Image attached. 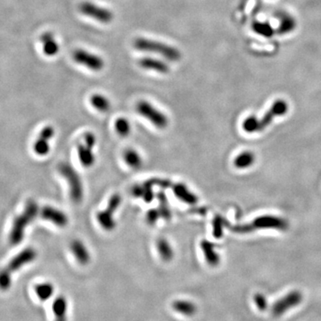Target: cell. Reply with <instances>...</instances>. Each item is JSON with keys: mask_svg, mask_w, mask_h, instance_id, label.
Returning <instances> with one entry per match:
<instances>
[{"mask_svg": "<svg viewBox=\"0 0 321 321\" xmlns=\"http://www.w3.org/2000/svg\"><path fill=\"white\" fill-rule=\"evenodd\" d=\"M55 321H67L68 302L63 295H59L53 302L52 304Z\"/></svg>", "mask_w": 321, "mask_h": 321, "instance_id": "obj_21", "label": "cell"}, {"mask_svg": "<svg viewBox=\"0 0 321 321\" xmlns=\"http://www.w3.org/2000/svg\"><path fill=\"white\" fill-rule=\"evenodd\" d=\"M82 142L84 143L86 146L94 149L95 145H96V137L92 132H87V133H85L84 136H83V141Z\"/></svg>", "mask_w": 321, "mask_h": 321, "instance_id": "obj_35", "label": "cell"}, {"mask_svg": "<svg viewBox=\"0 0 321 321\" xmlns=\"http://www.w3.org/2000/svg\"><path fill=\"white\" fill-rule=\"evenodd\" d=\"M278 19L279 20V24L277 32H279L280 35L287 34V33L295 31L297 22L294 16H291L287 13L282 12V13H279Z\"/></svg>", "mask_w": 321, "mask_h": 321, "instance_id": "obj_22", "label": "cell"}, {"mask_svg": "<svg viewBox=\"0 0 321 321\" xmlns=\"http://www.w3.org/2000/svg\"><path fill=\"white\" fill-rule=\"evenodd\" d=\"M171 189L175 196L185 204L195 206L198 203V197L186 185L182 183L172 184Z\"/></svg>", "mask_w": 321, "mask_h": 321, "instance_id": "obj_16", "label": "cell"}, {"mask_svg": "<svg viewBox=\"0 0 321 321\" xmlns=\"http://www.w3.org/2000/svg\"><path fill=\"white\" fill-rule=\"evenodd\" d=\"M156 197H157L159 201L158 210L160 211L161 217L163 219L169 221L171 218V211L170 209L168 199L166 197V195L163 193V191H161L156 195Z\"/></svg>", "mask_w": 321, "mask_h": 321, "instance_id": "obj_29", "label": "cell"}, {"mask_svg": "<svg viewBox=\"0 0 321 321\" xmlns=\"http://www.w3.org/2000/svg\"><path fill=\"white\" fill-rule=\"evenodd\" d=\"M37 258V252L32 247L25 248L11 260L5 268L0 269V290L6 291L12 284V274Z\"/></svg>", "mask_w": 321, "mask_h": 321, "instance_id": "obj_1", "label": "cell"}, {"mask_svg": "<svg viewBox=\"0 0 321 321\" xmlns=\"http://www.w3.org/2000/svg\"><path fill=\"white\" fill-rule=\"evenodd\" d=\"M264 228H274L281 231H285L288 228V223L287 221H284V219H281L279 217L265 215L256 218L250 224L230 227L231 231L237 234H246Z\"/></svg>", "mask_w": 321, "mask_h": 321, "instance_id": "obj_4", "label": "cell"}, {"mask_svg": "<svg viewBox=\"0 0 321 321\" xmlns=\"http://www.w3.org/2000/svg\"><path fill=\"white\" fill-rule=\"evenodd\" d=\"M253 301L260 311H264L268 309V302L264 295L256 294L253 296Z\"/></svg>", "mask_w": 321, "mask_h": 321, "instance_id": "obj_34", "label": "cell"}, {"mask_svg": "<svg viewBox=\"0 0 321 321\" xmlns=\"http://www.w3.org/2000/svg\"><path fill=\"white\" fill-rule=\"evenodd\" d=\"M35 292L37 294L38 297L40 299V301H47L52 297L54 292H55V287L51 283H41L36 285L35 287Z\"/></svg>", "mask_w": 321, "mask_h": 321, "instance_id": "obj_28", "label": "cell"}, {"mask_svg": "<svg viewBox=\"0 0 321 321\" xmlns=\"http://www.w3.org/2000/svg\"><path fill=\"white\" fill-rule=\"evenodd\" d=\"M77 152L79 162L83 167L90 168L95 164V155L93 148H90L82 142L78 145Z\"/></svg>", "mask_w": 321, "mask_h": 321, "instance_id": "obj_20", "label": "cell"}, {"mask_svg": "<svg viewBox=\"0 0 321 321\" xmlns=\"http://www.w3.org/2000/svg\"><path fill=\"white\" fill-rule=\"evenodd\" d=\"M243 129L248 133L259 132V119L254 115L249 116L243 122Z\"/></svg>", "mask_w": 321, "mask_h": 321, "instance_id": "obj_32", "label": "cell"}, {"mask_svg": "<svg viewBox=\"0 0 321 321\" xmlns=\"http://www.w3.org/2000/svg\"><path fill=\"white\" fill-rule=\"evenodd\" d=\"M253 30L262 37L271 38L275 34V29L267 21H254Z\"/></svg>", "mask_w": 321, "mask_h": 321, "instance_id": "obj_27", "label": "cell"}, {"mask_svg": "<svg viewBox=\"0 0 321 321\" xmlns=\"http://www.w3.org/2000/svg\"><path fill=\"white\" fill-rule=\"evenodd\" d=\"M200 247L208 265L213 268L218 267L221 264V257L216 251L215 245L207 239H204L201 241Z\"/></svg>", "mask_w": 321, "mask_h": 321, "instance_id": "obj_14", "label": "cell"}, {"mask_svg": "<svg viewBox=\"0 0 321 321\" xmlns=\"http://www.w3.org/2000/svg\"><path fill=\"white\" fill-rule=\"evenodd\" d=\"M302 301V295L299 291H292L274 303L272 313L274 316H282L284 312L299 305Z\"/></svg>", "mask_w": 321, "mask_h": 321, "instance_id": "obj_10", "label": "cell"}, {"mask_svg": "<svg viewBox=\"0 0 321 321\" xmlns=\"http://www.w3.org/2000/svg\"><path fill=\"white\" fill-rule=\"evenodd\" d=\"M40 43L42 45L43 53L47 57H55L59 53L60 46L53 32H46L40 36Z\"/></svg>", "mask_w": 321, "mask_h": 321, "instance_id": "obj_17", "label": "cell"}, {"mask_svg": "<svg viewBox=\"0 0 321 321\" xmlns=\"http://www.w3.org/2000/svg\"><path fill=\"white\" fill-rule=\"evenodd\" d=\"M114 127L116 132L122 137H128L132 132L131 122L124 117H119L116 119Z\"/></svg>", "mask_w": 321, "mask_h": 321, "instance_id": "obj_30", "label": "cell"}, {"mask_svg": "<svg viewBox=\"0 0 321 321\" xmlns=\"http://www.w3.org/2000/svg\"><path fill=\"white\" fill-rule=\"evenodd\" d=\"M138 64L141 68L148 71H154L161 74H167L170 72V66L160 59L145 57L138 61Z\"/></svg>", "mask_w": 321, "mask_h": 321, "instance_id": "obj_18", "label": "cell"}, {"mask_svg": "<svg viewBox=\"0 0 321 321\" xmlns=\"http://www.w3.org/2000/svg\"><path fill=\"white\" fill-rule=\"evenodd\" d=\"M136 110L140 115L160 130H164L168 127L169 118L167 115L148 101H139L136 106Z\"/></svg>", "mask_w": 321, "mask_h": 321, "instance_id": "obj_6", "label": "cell"}, {"mask_svg": "<svg viewBox=\"0 0 321 321\" xmlns=\"http://www.w3.org/2000/svg\"><path fill=\"white\" fill-rule=\"evenodd\" d=\"M58 171L68 183L71 199L75 204H79L84 197V188L79 174L68 163H60L58 165Z\"/></svg>", "mask_w": 321, "mask_h": 321, "instance_id": "obj_5", "label": "cell"}, {"mask_svg": "<svg viewBox=\"0 0 321 321\" xmlns=\"http://www.w3.org/2000/svg\"><path fill=\"white\" fill-rule=\"evenodd\" d=\"M228 227L226 220L222 216L217 215L212 221V233L215 238H221L223 236L224 227Z\"/></svg>", "mask_w": 321, "mask_h": 321, "instance_id": "obj_31", "label": "cell"}, {"mask_svg": "<svg viewBox=\"0 0 321 321\" xmlns=\"http://www.w3.org/2000/svg\"><path fill=\"white\" fill-rule=\"evenodd\" d=\"M79 10L83 16H88L101 23L107 24L113 20V13L104 6L96 5L90 1L81 2L79 5Z\"/></svg>", "mask_w": 321, "mask_h": 321, "instance_id": "obj_8", "label": "cell"}, {"mask_svg": "<svg viewBox=\"0 0 321 321\" xmlns=\"http://www.w3.org/2000/svg\"><path fill=\"white\" fill-rule=\"evenodd\" d=\"M255 161L254 154L252 152L245 151L239 153L234 160V165L237 169H247L253 165Z\"/></svg>", "mask_w": 321, "mask_h": 321, "instance_id": "obj_26", "label": "cell"}, {"mask_svg": "<svg viewBox=\"0 0 321 321\" xmlns=\"http://www.w3.org/2000/svg\"><path fill=\"white\" fill-rule=\"evenodd\" d=\"M121 197L119 194L112 195L108 201V205L106 209L98 211L96 214V220L101 227L106 231H113L116 227L114 213L121 206Z\"/></svg>", "mask_w": 321, "mask_h": 321, "instance_id": "obj_7", "label": "cell"}, {"mask_svg": "<svg viewBox=\"0 0 321 321\" xmlns=\"http://www.w3.org/2000/svg\"><path fill=\"white\" fill-rule=\"evenodd\" d=\"M171 307L176 312L188 318L195 316L198 311V308L195 302L189 300L174 301Z\"/></svg>", "mask_w": 321, "mask_h": 321, "instance_id": "obj_19", "label": "cell"}, {"mask_svg": "<svg viewBox=\"0 0 321 321\" xmlns=\"http://www.w3.org/2000/svg\"><path fill=\"white\" fill-rule=\"evenodd\" d=\"M133 47L141 52L158 54L170 62H179L182 57L178 48L147 38H137L133 41Z\"/></svg>", "mask_w": 321, "mask_h": 321, "instance_id": "obj_3", "label": "cell"}, {"mask_svg": "<svg viewBox=\"0 0 321 321\" xmlns=\"http://www.w3.org/2000/svg\"><path fill=\"white\" fill-rule=\"evenodd\" d=\"M73 58L78 64H80L95 72H99L105 67V61L103 58L95 54L90 53L89 51L81 48L76 49L74 51Z\"/></svg>", "mask_w": 321, "mask_h": 321, "instance_id": "obj_9", "label": "cell"}, {"mask_svg": "<svg viewBox=\"0 0 321 321\" xmlns=\"http://www.w3.org/2000/svg\"><path fill=\"white\" fill-rule=\"evenodd\" d=\"M287 111H288V104L285 101L279 99L274 102L270 109L264 114L261 120H259V132L265 130L276 117L284 115L287 113Z\"/></svg>", "mask_w": 321, "mask_h": 321, "instance_id": "obj_11", "label": "cell"}, {"mask_svg": "<svg viewBox=\"0 0 321 321\" xmlns=\"http://www.w3.org/2000/svg\"><path fill=\"white\" fill-rule=\"evenodd\" d=\"M123 160L130 168L138 170L143 165V158L141 154L133 148H128L123 153Z\"/></svg>", "mask_w": 321, "mask_h": 321, "instance_id": "obj_24", "label": "cell"}, {"mask_svg": "<svg viewBox=\"0 0 321 321\" xmlns=\"http://www.w3.org/2000/svg\"><path fill=\"white\" fill-rule=\"evenodd\" d=\"M55 136V129L52 126H46L39 133L38 138L33 145V150L38 155L44 156L50 152L49 140Z\"/></svg>", "mask_w": 321, "mask_h": 321, "instance_id": "obj_12", "label": "cell"}, {"mask_svg": "<svg viewBox=\"0 0 321 321\" xmlns=\"http://www.w3.org/2000/svg\"><path fill=\"white\" fill-rule=\"evenodd\" d=\"M38 213V206L34 200H29L26 203L24 211L16 217L13 223L9 241L13 245H17L23 240L27 227L32 223Z\"/></svg>", "mask_w": 321, "mask_h": 321, "instance_id": "obj_2", "label": "cell"}, {"mask_svg": "<svg viewBox=\"0 0 321 321\" xmlns=\"http://www.w3.org/2000/svg\"><path fill=\"white\" fill-rule=\"evenodd\" d=\"M156 249L163 262L169 263L174 258V250L170 243L166 238L161 237L156 242Z\"/></svg>", "mask_w": 321, "mask_h": 321, "instance_id": "obj_23", "label": "cell"}, {"mask_svg": "<svg viewBox=\"0 0 321 321\" xmlns=\"http://www.w3.org/2000/svg\"><path fill=\"white\" fill-rule=\"evenodd\" d=\"M161 218L162 217H161V214H160L158 208L157 209H150L149 211H148L147 215H146L147 222H148L149 225H151V226L155 225Z\"/></svg>", "mask_w": 321, "mask_h": 321, "instance_id": "obj_33", "label": "cell"}, {"mask_svg": "<svg viewBox=\"0 0 321 321\" xmlns=\"http://www.w3.org/2000/svg\"><path fill=\"white\" fill-rule=\"evenodd\" d=\"M71 252L74 254V258L80 265H88L91 261V255L84 243L79 239H75L70 245Z\"/></svg>", "mask_w": 321, "mask_h": 321, "instance_id": "obj_15", "label": "cell"}, {"mask_svg": "<svg viewBox=\"0 0 321 321\" xmlns=\"http://www.w3.org/2000/svg\"><path fill=\"white\" fill-rule=\"evenodd\" d=\"M41 218L55 224L56 226L63 227L68 224V216L63 211L53 206H45L40 211Z\"/></svg>", "mask_w": 321, "mask_h": 321, "instance_id": "obj_13", "label": "cell"}, {"mask_svg": "<svg viewBox=\"0 0 321 321\" xmlns=\"http://www.w3.org/2000/svg\"><path fill=\"white\" fill-rule=\"evenodd\" d=\"M91 106L95 108V110L99 111L101 113H106L111 109V102L106 95L102 94H94L90 96V99Z\"/></svg>", "mask_w": 321, "mask_h": 321, "instance_id": "obj_25", "label": "cell"}]
</instances>
